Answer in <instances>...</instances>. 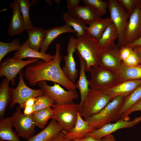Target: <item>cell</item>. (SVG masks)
I'll use <instances>...</instances> for the list:
<instances>
[{"label": "cell", "mask_w": 141, "mask_h": 141, "mask_svg": "<svg viewBox=\"0 0 141 141\" xmlns=\"http://www.w3.org/2000/svg\"><path fill=\"white\" fill-rule=\"evenodd\" d=\"M61 44H55L56 52L54 59L50 62L39 59L26 67L24 77L29 85L36 86L40 81H50L61 85L68 90H75V84L66 77L61 67L62 57L60 52Z\"/></svg>", "instance_id": "obj_1"}, {"label": "cell", "mask_w": 141, "mask_h": 141, "mask_svg": "<svg viewBox=\"0 0 141 141\" xmlns=\"http://www.w3.org/2000/svg\"><path fill=\"white\" fill-rule=\"evenodd\" d=\"M75 48L77 53L85 62L86 72H89L92 67L98 66L103 50L95 38L86 34L78 37Z\"/></svg>", "instance_id": "obj_2"}, {"label": "cell", "mask_w": 141, "mask_h": 141, "mask_svg": "<svg viewBox=\"0 0 141 141\" xmlns=\"http://www.w3.org/2000/svg\"><path fill=\"white\" fill-rule=\"evenodd\" d=\"M126 97L118 96L110 102L101 111L87 119L89 125L95 129H99L112 121L120 118L119 112Z\"/></svg>", "instance_id": "obj_3"}, {"label": "cell", "mask_w": 141, "mask_h": 141, "mask_svg": "<svg viewBox=\"0 0 141 141\" xmlns=\"http://www.w3.org/2000/svg\"><path fill=\"white\" fill-rule=\"evenodd\" d=\"M53 114L52 119L56 121L62 127L63 130L68 132L75 125L79 112V104L73 102L63 104H54L52 106Z\"/></svg>", "instance_id": "obj_4"}, {"label": "cell", "mask_w": 141, "mask_h": 141, "mask_svg": "<svg viewBox=\"0 0 141 141\" xmlns=\"http://www.w3.org/2000/svg\"><path fill=\"white\" fill-rule=\"evenodd\" d=\"M114 98L102 90L90 89L80 113L84 119L98 113Z\"/></svg>", "instance_id": "obj_5"}, {"label": "cell", "mask_w": 141, "mask_h": 141, "mask_svg": "<svg viewBox=\"0 0 141 141\" xmlns=\"http://www.w3.org/2000/svg\"><path fill=\"white\" fill-rule=\"evenodd\" d=\"M89 72L91 75L89 87L91 89L104 91L119 82L117 73L99 66L92 67Z\"/></svg>", "instance_id": "obj_6"}, {"label": "cell", "mask_w": 141, "mask_h": 141, "mask_svg": "<svg viewBox=\"0 0 141 141\" xmlns=\"http://www.w3.org/2000/svg\"><path fill=\"white\" fill-rule=\"evenodd\" d=\"M19 82L15 88L10 87L11 100L9 105L12 109L16 104L22 109L24 108L25 104L29 99L37 97L45 94L40 89H34L28 87L24 80V71L22 69L19 73Z\"/></svg>", "instance_id": "obj_7"}, {"label": "cell", "mask_w": 141, "mask_h": 141, "mask_svg": "<svg viewBox=\"0 0 141 141\" xmlns=\"http://www.w3.org/2000/svg\"><path fill=\"white\" fill-rule=\"evenodd\" d=\"M110 17L118 32L117 45L119 48L126 45L125 34L129 15L118 0H109L108 3Z\"/></svg>", "instance_id": "obj_8"}, {"label": "cell", "mask_w": 141, "mask_h": 141, "mask_svg": "<svg viewBox=\"0 0 141 141\" xmlns=\"http://www.w3.org/2000/svg\"><path fill=\"white\" fill-rule=\"evenodd\" d=\"M22 109L17 107L15 111L10 117L13 127L19 137L28 140L32 138L35 132L36 126L32 114L26 115L21 112Z\"/></svg>", "instance_id": "obj_9"}, {"label": "cell", "mask_w": 141, "mask_h": 141, "mask_svg": "<svg viewBox=\"0 0 141 141\" xmlns=\"http://www.w3.org/2000/svg\"><path fill=\"white\" fill-rule=\"evenodd\" d=\"M37 84L40 89L50 96L55 104L71 103L78 97L76 90L66 91L56 83H54L53 85L50 86L47 84L46 81H40Z\"/></svg>", "instance_id": "obj_10"}, {"label": "cell", "mask_w": 141, "mask_h": 141, "mask_svg": "<svg viewBox=\"0 0 141 141\" xmlns=\"http://www.w3.org/2000/svg\"><path fill=\"white\" fill-rule=\"evenodd\" d=\"M39 59L30 58L24 61L13 57H8L0 63V77L4 76L14 86L16 83L15 78L23 68Z\"/></svg>", "instance_id": "obj_11"}, {"label": "cell", "mask_w": 141, "mask_h": 141, "mask_svg": "<svg viewBox=\"0 0 141 141\" xmlns=\"http://www.w3.org/2000/svg\"><path fill=\"white\" fill-rule=\"evenodd\" d=\"M129 18L125 31V45L134 42L141 36V0Z\"/></svg>", "instance_id": "obj_12"}, {"label": "cell", "mask_w": 141, "mask_h": 141, "mask_svg": "<svg viewBox=\"0 0 141 141\" xmlns=\"http://www.w3.org/2000/svg\"><path fill=\"white\" fill-rule=\"evenodd\" d=\"M120 49L114 44L103 50L100 56L98 66L117 73L120 70L122 61L120 55Z\"/></svg>", "instance_id": "obj_13"}, {"label": "cell", "mask_w": 141, "mask_h": 141, "mask_svg": "<svg viewBox=\"0 0 141 141\" xmlns=\"http://www.w3.org/2000/svg\"><path fill=\"white\" fill-rule=\"evenodd\" d=\"M76 38L73 36L69 40L66 51V55L63 56V59L65 62L64 66L61 68L62 70L67 78L72 82L75 84L78 76V70L76 68V63L73 56L75 52Z\"/></svg>", "instance_id": "obj_14"}, {"label": "cell", "mask_w": 141, "mask_h": 141, "mask_svg": "<svg viewBox=\"0 0 141 141\" xmlns=\"http://www.w3.org/2000/svg\"><path fill=\"white\" fill-rule=\"evenodd\" d=\"M141 121V115L131 121H126L120 119L116 122L109 123L101 127L88 133V135L97 139L106 137L116 131L122 128L132 127Z\"/></svg>", "instance_id": "obj_15"}, {"label": "cell", "mask_w": 141, "mask_h": 141, "mask_svg": "<svg viewBox=\"0 0 141 141\" xmlns=\"http://www.w3.org/2000/svg\"><path fill=\"white\" fill-rule=\"evenodd\" d=\"M68 12L89 25L103 15L94 8L86 4L84 6L79 5Z\"/></svg>", "instance_id": "obj_16"}, {"label": "cell", "mask_w": 141, "mask_h": 141, "mask_svg": "<svg viewBox=\"0 0 141 141\" xmlns=\"http://www.w3.org/2000/svg\"><path fill=\"white\" fill-rule=\"evenodd\" d=\"M141 85V79L125 80L119 82L103 92L115 98L118 96L126 97Z\"/></svg>", "instance_id": "obj_17"}, {"label": "cell", "mask_w": 141, "mask_h": 141, "mask_svg": "<svg viewBox=\"0 0 141 141\" xmlns=\"http://www.w3.org/2000/svg\"><path fill=\"white\" fill-rule=\"evenodd\" d=\"M9 7L13 9L12 17L8 30L11 36L22 33L25 30L24 19L17 0H15L10 4Z\"/></svg>", "instance_id": "obj_18"}, {"label": "cell", "mask_w": 141, "mask_h": 141, "mask_svg": "<svg viewBox=\"0 0 141 141\" xmlns=\"http://www.w3.org/2000/svg\"><path fill=\"white\" fill-rule=\"evenodd\" d=\"M77 55L80 61V69L79 78L75 84L77 88L79 90L80 96V101L79 104L80 113L83 105L90 90L89 88L90 80L87 79L85 74V62L79 54L77 53Z\"/></svg>", "instance_id": "obj_19"}, {"label": "cell", "mask_w": 141, "mask_h": 141, "mask_svg": "<svg viewBox=\"0 0 141 141\" xmlns=\"http://www.w3.org/2000/svg\"><path fill=\"white\" fill-rule=\"evenodd\" d=\"M54 57L55 55H51L49 53L46 54L36 51L31 48L29 46L27 39L23 42L20 49L14 52L13 57L21 59L26 58H38L50 62L54 59Z\"/></svg>", "instance_id": "obj_20"}, {"label": "cell", "mask_w": 141, "mask_h": 141, "mask_svg": "<svg viewBox=\"0 0 141 141\" xmlns=\"http://www.w3.org/2000/svg\"><path fill=\"white\" fill-rule=\"evenodd\" d=\"M95 129L90 126L87 121L83 119L80 113L79 112L77 114V119L74 126L68 132L64 131L67 137L70 139H81L87 134Z\"/></svg>", "instance_id": "obj_21"}, {"label": "cell", "mask_w": 141, "mask_h": 141, "mask_svg": "<svg viewBox=\"0 0 141 141\" xmlns=\"http://www.w3.org/2000/svg\"><path fill=\"white\" fill-rule=\"evenodd\" d=\"M66 33H77L72 28L66 24L61 26L54 27L46 30L44 41L40 51L45 53L50 44L60 35Z\"/></svg>", "instance_id": "obj_22"}, {"label": "cell", "mask_w": 141, "mask_h": 141, "mask_svg": "<svg viewBox=\"0 0 141 141\" xmlns=\"http://www.w3.org/2000/svg\"><path fill=\"white\" fill-rule=\"evenodd\" d=\"M63 130L61 126L56 121L52 119L42 131L27 141H49Z\"/></svg>", "instance_id": "obj_23"}, {"label": "cell", "mask_w": 141, "mask_h": 141, "mask_svg": "<svg viewBox=\"0 0 141 141\" xmlns=\"http://www.w3.org/2000/svg\"><path fill=\"white\" fill-rule=\"evenodd\" d=\"M112 23L110 17L99 18L91 24L89 27L86 26V34L94 37L98 41L106 28Z\"/></svg>", "instance_id": "obj_24"}, {"label": "cell", "mask_w": 141, "mask_h": 141, "mask_svg": "<svg viewBox=\"0 0 141 141\" xmlns=\"http://www.w3.org/2000/svg\"><path fill=\"white\" fill-rule=\"evenodd\" d=\"M45 31L43 28H37L33 26L27 32L28 36V45L31 48L39 51L43 44Z\"/></svg>", "instance_id": "obj_25"}, {"label": "cell", "mask_w": 141, "mask_h": 141, "mask_svg": "<svg viewBox=\"0 0 141 141\" xmlns=\"http://www.w3.org/2000/svg\"><path fill=\"white\" fill-rule=\"evenodd\" d=\"M119 82L130 80L141 79V64L128 66L123 63L119 71L117 73Z\"/></svg>", "instance_id": "obj_26"}, {"label": "cell", "mask_w": 141, "mask_h": 141, "mask_svg": "<svg viewBox=\"0 0 141 141\" xmlns=\"http://www.w3.org/2000/svg\"><path fill=\"white\" fill-rule=\"evenodd\" d=\"M10 81L6 78L3 79L0 85V118H4L6 109L11 100Z\"/></svg>", "instance_id": "obj_27"}, {"label": "cell", "mask_w": 141, "mask_h": 141, "mask_svg": "<svg viewBox=\"0 0 141 141\" xmlns=\"http://www.w3.org/2000/svg\"><path fill=\"white\" fill-rule=\"evenodd\" d=\"M10 117L1 120L0 121V139L8 141H21L18 135L12 128Z\"/></svg>", "instance_id": "obj_28"}, {"label": "cell", "mask_w": 141, "mask_h": 141, "mask_svg": "<svg viewBox=\"0 0 141 141\" xmlns=\"http://www.w3.org/2000/svg\"><path fill=\"white\" fill-rule=\"evenodd\" d=\"M118 36L117 30L112 23L105 29L98 41V43L102 49H105L114 44L115 40Z\"/></svg>", "instance_id": "obj_29"}, {"label": "cell", "mask_w": 141, "mask_h": 141, "mask_svg": "<svg viewBox=\"0 0 141 141\" xmlns=\"http://www.w3.org/2000/svg\"><path fill=\"white\" fill-rule=\"evenodd\" d=\"M64 21L71 27L77 33V37L86 34V24L79 19L70 14L68 11L63 15Z\"/></svg>", "instance_id": "obj_30"}, {"label": "cell", "mask_w": 141, "mask_h": 141, "mask_svg": "<svg viewBox=\"0 0 141 141\" xmlns=\"http://www.w3.org/2000/svg\"><path fill=\"white\" fill-rule=\"evenodd\" d=\"M32 114L36 126L44 129L49 120L51 119L53 114L52 108H47L34 112Z\"/></svg>", "instance_id": "obj_31"}, {"label": "cell", "mask_w": 141, "mask_h": 141, "mask_svg": "<svg viewBox=\"0 0 141 141\" xmlns=\"http://www.w3.org/2000/svg\"><path fill=\"white\" fill-rule=\"evenodd\" d=\"M141 98V85L130 95L125 97L123 104L120 109L119 115H121L132 107Z\"/></svg>", "instance_id": "obj_32"}, {"label": "cell", "mask_w": 141, "mask_h": 141, "mask_svg": "<svg viewBox=\"0 0 141 141\" xmlns=\"http://www.w3.org/2000/svg\"><path fill=\"white\" fill-rule=\"evenodd\" d=\"M17 1L24 19L25 29L27 32L34 26L29 15L31 4L28 0H17Z\"/></svg>", "instance_id": "obj_33"}, {"label": "cell", "mask_w": 141, "mask_h": 141, "mask_svg": "<svg viewBox=\"0 0 141 141\" xmlns=\"http://www.w3.org/2000/svg\"><path fill=\"white\" fill-rule=\"evenodd\" d=\"M20 39H15L11 42L4 43L0 42V62L5 56L9 52L19 50L21 47Z\"/></svg>", "instance_id": "obj_34"}, {"label": "cell", "mask_w": 141, "mask_h": 141, "mask_svg": "<svg viewBox=\"0 0 141 141\" xmlns=\"http://www.w3.org/2000/svg\"><path fill=\"white\" fill-rule=\"evenodd\" d=\"M54 102L46 94L36 97V100L33 106L34 112L47 108L51 107Z\"/></svg>", "instance_id": "obj_35"}, {"label": "cell", "mask_w": 141, "mask_h": 141, "mask_svg": "<svg viewBox=\"0 0 141 141\" xmlns=\"http://www.w3.org/2000/svg\"><path fill=\"white\" fill-rule=\"evenodd\" d=\"M84 3L89 5L94 8L103 15L107 13L108 3L101 0H83Z\"/></svg>", "instance_id": "obj_36"}, {"label": "cell", "mask_w": 141, "mask_h": 141, "mask_svg": "<svg viewBox=\"0 0 141 141\" xmlns=\"http://www.w3.org/2000/svg\"><path fill=\"white\" fill-rule=\"evenodd\" d=\"M140 0H118L120 4L127 11L129 16Z\"/></svg>", "instance_id": "obj_37"}, {"label": "cell", "mask_w": 141, "mask_h": 141, "mask_svg": "<svg viewBox=\"0 0 141 141\" xmlns=\"http://www.w3.org/2000/svg\"><path fill=\"white\" fill-rule=\"evenodd\" d=\"M137 111H141V98L132 107L123 113L120 118L126 121H129L130 115L132 112Z\"/></svg>", "instance_id": "obj_38"}, {"label": "cell", "mask_w": 141, "mask_h": 141, "mask_svg": "<svg viewBox=\"0 0 141 141\" xmlns=\"http://www.w3.org/2000/svg\"><path fill=\"white\" fill-rule=\"evenodd\" d=\"M124 65L128 66H133L139 64V60L138 56L134 51L126 60L122 61Z\"/></svg>", "instance_id": "obj_39"}, {"label": "cell", "mask_w": 141, "mask_h": 141, "mask_svg": "<svg viewBox=\"0 0 141 141\" xmlns=\"http://www.w3.org/2000/svg\"><path fill=\"white\" fill-rule=\"evenodd\" d=\"M133 51V48L126 45L120 48V55L122 61L126 59Z\"/></svg>", "instance_id": "obj_40"}, {"label": "cell", "mask_w": 141, "mask_h": 141, "mask_svg": "<svg viewBox=\"0 0 141 141\" xmlns=\"http://www.w3.org/2000/svg\"><path fill=\"white\" fill-rule=\"evenodd\" d=\"M49 141H75L74 139L68 138L63 130L60 132Z\"/></svg>", "instance_id": "obj_41"}, {"label": "cell", "mask_w": 141, "mask_h": 141, "mask_svg": "<svg viewBox=\"0 0 141 141\" xmlns=\"http://www.w3.org/2000/svg\"><path fill=\"white\" fill-rule=\"evenodd\" d=\"M80 0H67V8L68 11L79 5Z\"/></svg>", "instance_id": "obj_42"}, {"label": "cell", "mask_w": 141, "mask_h": 141, "mask_svg": "<svg viewBox=\"0 0 141 141\" xmlns=\"http://www.w3.org/2000/svg\"><path fill=\"white\" fill-rule=\"evenodd\" d=\"M74 139L75 141H102V138L97 139L88 135L86 136L81 139Z\"/></svg>", "instance_id": "obj_43"}, {"label": "cell", "mask_w": 141, "mask_h": 141, "mask_svg": "<svg viewBox=\"0 0 141 141\" xmlns=\"http://www.w3.org/2000/svg\"><path fill=\"white\" fill-rule=\"evenodd\" d=\"M34 112L33 106H26L24 108L23 113L26 115H30Z\"/></svg>", "instance_id": "obj_44"}, {"label": "cell", "mask_w": 141, "mask_h": 141, "mask_svg": "<svg viewBox=\"0 0 141 141\" xmlns=\"http://www.w3.org/2000/svg\"><path fill=\"white\" fill-rule=\"evenodd\" d=\"M133 49L138 56L139 60V64H141V45L135 47Z\"/></svg>", "instance_id": "obj_45"}, {"label": "cell", "mask_w": 141, "mask_h": 141, "mask_svg": "<svg viewBox=\"0 0 141 141\" xmlns=\"http://www.w3.org/2000/svg\"><path fill=\"white\" fill-rule=\"evenodd\" d=\"M125 45L132 48L141 45V36L134 42Z\"/></svg>", "instance_id": "obj_46"}, {"label": "cell", "mask_w": 141, "mask_h": 141, "mask_svg": "<svg viewBox=\"0 0 141 141\" xmlns=\"http://www.w3.org/2000/svg\"><path fill=\"white\" fill-rule=\"evenodd\" d=\"M36 100V97H32L29 99L26 102L25 104V107L26 106H33Z\"/></svg>", "instance_id": "obj_47"}, {"label": "cell", "mask_w": 141, "mask_h": 141, "mask_svg": "<svg viewBox=\"0 0 141 141\" xmlns=\"http://www.w3.org/2000/svg\"><path fill=\"white\" fill-rule=\"evenodd\" d=\"M102 141H116L114 136L111 134L102 138Z\"/></svg>", "instance_id": "obj_48"}, {"label": "cell", "mask_w": 141, "mask_h": 141, "mask_svg": "<svg viewBox=\"0 0 141 141\" xmlns=\"http://www.w3.org/2000/svg\"><path fill=\"white\" fill-rule=\"evenodd\" d=\"M38 0H31V4H33V5H34L35 4L38 2Z\"/></svg>", "instance_id": "obj_49"}, {"label": "cell", "mask_w": 141, "mask_h": 141, "mask_svg": "<svg viewBox=\"0 0 141 141\" xmlns=\"http://www.w3.org/2000/svg\"><path fill=\"white\" fill-rule=\"evenodd\" d=\"M45 2L51 5V0H46Z\"/></svg>", "instance_id": "obj_50"}, {"label": "cell", "mask_w": 141, "mask_h": 141, "mask_svg": "<svg viewBox=\"0 0 141 141\" xmlns=\"http://www.w3.org/2000/svg\"><path fill=\"white\" fill-rule=\"evenodd\" d=\"M54 1H55V2L57 4H59L61 2V0H55Z\"/></svg>", "instance_id": "obj_51"}, {"label": "cell", "mask_w": 141, "mask_h": 141, "mask_svg": "<svg viewBox=\"0 0 141 141\" xmlns=\"http://www.w3.org/2000/svg\"><path fill=\"white\" fill-rule=\"evenodd\" d=\"M0 141H8L5 140H2V139H0Z\"/></svg>", "instance_id": "obj_52"}]
</instances>
